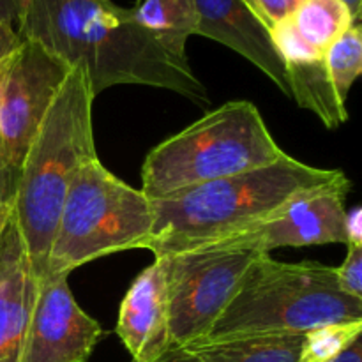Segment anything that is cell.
<instances>
[{"instance_id": "6da1fadb", "label": "cell", "mask_w": 362, "mask_h": 362, "mask_svg": "<svg viewBox=\"0 0 362 362\" xmlns=\"http://www.w3.org/2000/svg\"><path fill=\"white\" fill-rule=\"evenodd\" d=\"M66 66L81 67L98 98L117 85L165 88L207 105L209 94L189 60L166 52L134 18L112 0H28L18 25Z\"/></svg>"}, {"instance_id": "7a4b0ae2", "label": "cell", "mask_w": 362, "mask_h": 362, "mask_svg": "<svg viewBox=\"0 0 362 362\" xmlns=\"http://www.w3.org/2000/svg\"><path fill=\"white\" fill-rule=\"evenodd\" d=\"M345 179L341 170L317 168L285 154L251 172L152 200L154 225L145 250L165 257L214 246L269 221L297 198Z\"/></svg>"}, {"instance_id": "3957f363", "label": "cell", "mask_w": 362, "mask_h": 362, "mask_svg": "<svg viewBox=\"0 0 362 362\" xmlns=\"http://www.w3.org/2000/svg\"><path fill=\"white\" fill-rule=\"evenodd\" d=\"M94 99L85 69L71 67L18 172L11 211L37 283L46 276L67 189L78 170L98 158Z\"/></svg>"}, {"instance_id": "277c9868", "label": "cell", "mask_w": 362, "mask_h": 362, "mask_svg": "<svg viewBox=\"0 0 362 362\" xmlns=\"http://www.w3.org/2000/svg\"><path fill=\"white\" fill-rule=\"evenodd\" d=\"M346 322H362V300L339 288L334 267L260 253L204 339L306 334Z\"/></svg>"}, {"instance_id": "5b68a950", "label": "cell", "mask_w": 362, "mask_h": 362, "mask_svg": "<svg viewBox=\"0 0 362 362\" xmlns=\"http://www.w3.org/2000/svg\"><path fill=\"white\" fill-rule=\"evenodd\" d=\"M250 101H230L156 145L141 166V191L161 200L202 186L267 166L285 156Z\"/></svg>"}, {"instance_id": "8992f818", "label": "cell", "mask_w": 362, "mask_h": 362, "mask_svg": "<svg viewBox=\"0 0 362 362\" xmlns=\"http://www.w3.org/2000/svg\"><path fill=\"white\" fill-rule=\"evenodd\" d=\"M152 225L154 212L144 191L113 175L98 158L90 159L67 189L45 278L69 276L106 255L145 250Z\"/></svg>"}, {"instance_id": "52a82bcc", "label": "cell", "mask_w": 362, "mask_h": 362, "mask_svg": "<svg viewBox=\"0 0 362 362\" xmlns=\"http://www.w3.org/2000/svg\"><path fill=\"white\" fill-rule=\"evenodd\" d=\"M258 251L202 247L161 258L168 296L170 345L204 339L228 306Z\"/></svg>"}, {"instance_id": "ba28073f", "label": "cell", "mask_w": 362, "mask_h": 362, "mask_svg": "<svg viewBox=\"0 0 362 362\" xmlns=\"http://www.w3.org/2000/svg\"><path fill=\"white\" fill-rule=\"evenodd\" d=\"M69 69L32 39H21L0 62V163L13 186Z\"/></svg>"}, {"instance_id": "9c48e42d", "label": "cell", "mask_w": 362, "mask_h": 362, "mask_svg": "<svg viewBox=\"0 0 362 362\" xmlns=\"http://www.w3.org/2000/svg\"><path fill=\"white\" fill-rule=\"evenodd\" d=\"M69 276L37 283L21 362H87L105 331L74 300Z\"/></svg>"}, {"instance_id": "30bf717a", "label": "cell", "mask_w": 362, "mask_h": 362, "mask_svg": "<svg viewBox=\"0 0 362 362\" xmlns=\"http://www.w3.org/2000/svg\"><path fill=\"white\" fill-rule=\"evenodd\" d=\"M350 179L317 189L286 205L269 221L209 247H233L271 253L278 247L346 244V194Z\"/></svg>"}, {"instance_id": "8fae6325", "label": "cell", "mask_w": 362, "mask_h": 362, "mask_svg": "<svg viewBox=\"0 0 362 362\" xmlns=\"http://www.w3.org/2000/svg\"><path fill=\"white\" fill-rule=\"evenodd\" d=\"M194 7L197 35L239 53L290 98L286 67L272 42L271 30L246 0H194Z\"/></svg>"}, {"instance_id": "7c38bea8", "label": "cell", "mask_w": 362, "mask_h": 362, "mask_svg": "<svg viewBox=\"0 0 362 362\" xmlns=\"http://www.w3.org/2000/svg\"><path fill=\"white\" fill-rule=\"evenodd\" d=\"M115 332L133 362H151L172 346L161 258H154L131 283L120 303Z\"/></svg>"}, {"instance_id": "4fadbf2b", "label": "cell", "mask_w": 362, "mask_h": 362, "mask_svg": "<svg viewBox=\"0 0 362 362\" xmlns=\"http://www.w3.org/2000/svg\"><path fill=\"white\" fill-rule=\"evenodd\" d=\"M35 281L13 211L0 226V362H21Z\"/></svg>"}, {"instance_id": "5bb4252c", "label": "cell", "mask_w": 362, "mask_h": 362, "mask_svg": "<svg viewBox=\"0 0 362 362\" xmlns=\"http://www.w3.org/2000/svg\"><path fill=\"white\" fill-rule=\"evenodd\" d=\"M304 334L198 339L182 346L197 362H299Z\"/></svg>"}, {"instance_id": "9a60e30c", "label": "cell", "mask_w": 362, "mask_h": 362, "mask_svg": "<svg viewBox=\"0 0 362 362\" xmlns=\"http://www.w3.org/2000/svg\"><path fill=\"white\" fill-rule=\"evenodd\" d=\"M290 98L308 112L315 113L327 129H336L349 120L346 105L332 88L324 59L286 64Z\"/></svg>"}, {"instance_id": "2e32d148", "label": "cell", "mask_w": 362, "mask_h": 362, "mask_svg": "<svg viewBox=\"0 0 362 362\" xmlns=\"http://www.w3.org/2000/svg\"><path fill=\"white\" fill-rule=\"evenodd\" d=\"M133 9L138 23L177 59H187L186 42L197 35L194 0H136Z\"/></svg>"}, {"instance_id": "e0dca14e", "label": "cell", "mask_w": 362, "mask_h": 362, "mask_svg": "<svg viewBox=\"0 0 362 362\" xmlns=\"http://www.w3.org/2000/svg\"><path fill=\"white\" fill-rule=\"evenodd\" d=\"M288 18L303 41L320 55L346 28L357 23L343 0H300Z\"/></svg>"}, {"instance_id": "ac0fdd59", "label": "cell", "mask_w": 362, "mask_h": 362, "mask_svg": "<svg viewBox=\"0 0 362 362\" xmlns=\"http://www.w3.org/2000/svg\"><path fill=\"white\" fill-rule=\"evenodd\" d=\"M324 66L332 88L346 105L350 88L362 71V32L361 21L346 28L324 53Z\"/></svg>"}, {"instance_id": "d6986e66", "label": "cell", "mask_w": 362, "mask_h": 362, "mask_svg": "<svg viewBox=\"0 0 362 362\" xmlns=\"http://www.w3.org/2000/svg\"><path fill=\"white\" fill-rule=\"evenodd\" d=\"M362 334V322L331 324L304 334L299 362H331Z\"/></svg>"}, {"instance_id": "ffe728a7", "label": "cell", "mask_w": 362, "mask_h": 362, "mask_svg": "<svg viewBox=\"0 0 362 362\" xmlns=\"http://www.w3.org/2000/svg\"><path fill=\"white\" fill-rule=\"evenodd\" d=\"M345 260L339 267H334L338 285L346 296L362 300V244L359 246H346Z\"/></svg>"}, {"instance_id": "44dd1931", "label": "cell", "mask_w": 362, "mask_h": 362, "mask_svg": "<svg viewBox=\"0 0 362 362\" xmlns=\"http://www.w3.org/2000/svg\"><path fill=\"white\" fill-rule=\"evenodd\" d=\"M246 2L271 30L276 23L288 18L296 11L300 0H246Z\"/></svg>"}, {"instance_id": "7402d4cb", "label": "cell", "mask_w": 362, "mask_h": 362, "mask_svg": "<svg viewBox=\"0 0 362 362\" xmlns=\"http://www.w3.org/2000/svg\"><path fill=\"white\" fill-rule=\"evenodd\" d=\"M27 2L28 0H0V23L16 32Z\"/></svg>"}, {"instance_id": "603a6c76", "label": "cell", "mask_w": 362, "mask_h": 362, "mask_svg": "<svg viewBox=\"0 0 362 362\" xmlns=\"http://www.w3.org/2000/svg\"><path fill=\"white\" fill-rule=\"evenodd\" d=\"M346 246H359L362 244V211L361 207H354L346 211L345 219Z\"/></svg>"}, {"instance_id": "cb8c5ba5", "label": "cell", "mask_w": 362, "mask_h": 362, "mask_svg": "<svg viewBox=\"0 0 362 362\" xmlns=\"http://www.w3.org/2000/svg\"><path fill=\"white\" fill-rule=\"evenodd\" d=\"M13 197H14V186L11 179L7 177L6 170H4L2 163H0V226L9 216L11 207H13Z\"/></svg>"}, {"instance_id": "d4e9b609", "label": "cell", "mask_w": 362, "mask_h": 362, "mask_svg": "<svg viewBox=\"0 0 362 362\" xmlns=\"http://www.w3.org/2000/svg\"><path fill=\"white\" fill-rule=\"evenodd\" d=\"M20 35H18L13 28L0 23V62L20 45Z\"/></svg>"}, {"instance_id": "484cf974", "label": "cell", "mask_w": 362, "mask_h": 362, "mask_svg": "<svg viewBox=\"0 0 362 362\" xmlns=\"http://www.w3.org/2000/svg\"><path fill=\"white\" fill-rule=\"evenodd\" d=\"M133 362V361H131ZM151 362H197L182 346H170L163 356H159L158 359L151 361Z\"/></svg>"}, {"instance_id": "4316f807", "label": "cell", "mask_w": 362, "mask_h": 362, "mask_svg": "<svg viewBox=\"0 0 362 362\" xmlns=\"http://www.w3.org/2000/svg\"><path fill=\"white\" fill-rule=\"evenodd\" d=\"M331 362H362V341L361 338H357L345 352L339 354L334 361Z\"/></svg>"}, {"instance_id": "83f0119b", "label": "cell", "mask_w": 362, "mask_h": 362, "mask_svg": "<svg viewBox=\"0 0 362 362\" xmlns=\"http://www.w3.org/2000/svg\"><path fill=\"white\" fill-rule=\"evenodd\" d=\"M346 4V7L350 9L352 16L356 18L357 21H361V9H362V0H343Z\"/></svg>"}]
</instances>
